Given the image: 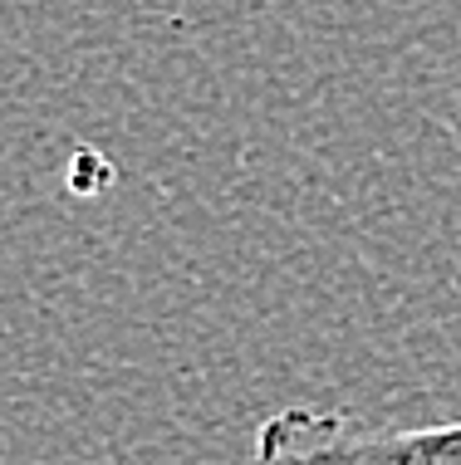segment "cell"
I'll return each instance as SVG.
<instances>
[{
	"label": "cell",
	"mask_w": 461,
	"mask_h": 465,
	"mask_svg": "<svg viewBox=\"0 0 461 465\" xmlns=\"http://www.w3.org/2000/svg\"><path fill=\"white\" fill-rule=\"evenodd\" d=\"M246 465H461V417L373 426L339 407H280L256 426Z\"/></svg>",
	"instance_id": "1"
}]
</instances>
